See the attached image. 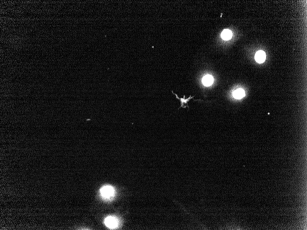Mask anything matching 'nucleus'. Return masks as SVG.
Instances as JSON below:
<instances>
[{
	"instance_id": "20e7f679",
	"label": "nucleus",
	"mask_w": 307,
	"mask_h": 230,
	"mask_svg": "<svg viewBox=\"0 0 307 230\" xmlns=\"http://www.w3.org/2000/svg\"><path fill=\"white\" fill-rule=\"evenodd\" d=\"M213 82V78L211 75H207L203 78V83L206 86H210Z\"/></svg>"
},
{
	"instance_id": "423d86ee",
	"label": "nucleus",
	"mask_w": 307,
	"mask_h": 230,
	"mask_svg": "<svg viewBox=\"0 0 307 230\" xmlns=\"http://www.w3.org/2000/svg\"><path fill=\"white\" fill-rule=\"evenodd\" d=\"M232 37V33L230 30H224L221 33V37L223 40L228 41L231 39Z\"/></svg>"
},
{
	"instance_id": "f03ea898",
	"label": "nucleus",
	"mask_w": 307,
	"mask_h": 230,
	"mask_svg": "<svg viewBox=\"0 0 307 230\" xmlns=\"http://www.w3.org/2000/svg\"><path fill=\"white\" fill-rule=\"evenodd\" d=\"M105 224L108 228L115 229L118 226V222L117 218L113 216H109L105 220Z\"/></svg>"
},
{
	"instance_id": "39448f33",
	"label": "nucleus",
	"mask_w": 307,
	"mask_h": 230,
	"mask_svg": "<svg viewBox=\"0 0 307 230\" xmlns=\"http://www.w3.org/2000/svg\"><path fill=\"white\" fill-rule=\"evenodd\" d=\"M245 96V92L244 90L242 89H239L235 90L233 93V97L237 99H240L242 98Z\"/></svg>"
},
{
	"instance_id": "f257e3e1",
	"label": "nucleus",
	"mask_w": 307,
	"mask_h": 230,
	"mask_svg": "<svg viewBox=\"0 0 307 230\" xmlns=\"http://www.w3.org/2000/svg\"><path fill=\"white\" fill-rule=\"evenodd\" d=\"M101 196L105 199H109L114 196V190L111 186H104L100 190Z\"/></svg>"
},
{
	"instance_id": "7ed1b4c3",
	"label": "nucleus",
	"mask_w": 307,
	"mask_h": 230,
	"mask_svg": "<svg viewBox=\"0 0 307 230\" xmlns=\"http://www.w3.org/2000/svg\"><path fill=\"white\" fill-rule=\"evenodd\" d=\"M266 58V54L263 51H259L255 54V60L258 63H263L265 61Z\"/></svg>"
}]
</instances>
